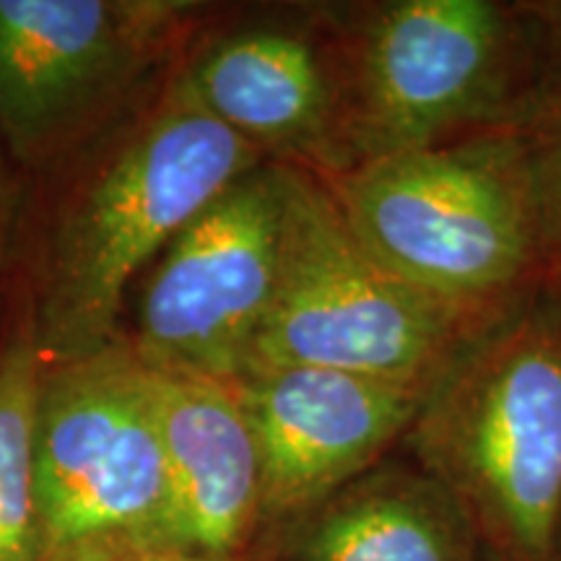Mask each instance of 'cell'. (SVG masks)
<instances>
[{"label":"cell","mask_w":561,"mask_h":561,"mask_svg":"<svg viewBox=\"0 0 561 561\" xmlns=\"http://www.w3.org/2000/svg\"><path fill=\"white\" fill-rule=\"evenodd\" d=\"M453 491L489 561H549L561 507V273L489 310L398 447Z\"/></svg>","instance_id":"1"},{"label":"cell","mask_w":561,"mask_h":561,"mask_svg":"<svg viewBox=\"0 0 561 561\" xmlns=\"http://www.w3.org/2000/svg\"><path fill=\"white\" fill-rule=\"evenodd\" d=\"M354 167L525 133L561 81V5L388 0L341 21Z\"/></svg>","instance_id":"2"},{"label":"cell","mask_w":561,"mask_h":561,"mask_svg":"<svg viewBox=\"0 0 561 561\" xmlns=\"http://www.w3.org/2000/svg\"><path fill=\"white\" fill-rule=\"evenodd\" d=\"M265 161L203 107L182 76L161 107L104 161L55 231L34 320L45 364L87 359L112 346L136 273Z\"/></svg>","instance_id":"3"},{"label":"cell","mask_w":561,"mask_h":561,"mask_svg":"<svg viewBox=\"0 0 561 561\" xmlns=\"http://www.w3.org/2000/svg\"><path fill=\"white\" fill-rule=\"evenodd\" d=\"M322 180L385 268L455 310L483 314L553 271L528 133L396 153Z\"/></svg>","instance_id":"4"},{"label":"cell","mask_w":561,"mask_h":561,"mask_svg":"<svg viewBox=\"0 0 561 561\" xmlns=\"http://www.w3.org/2000/svg\"><path fill=\"white\" fill-rule=\"evenodd\" d=\"M483 314L442 305L385 268L325 180L289 167L276 297L244 375L322 367L426 390Z\"/></svg>","instance_id":"5"},{"label":"cell","mask_w":561,"mask_h":561,"mask_svg":"<svg viewBox=\"0 0 561 561\" xmlns=\"http://www.w3.org/2000/svg\"><path fill=\"white\" fill-rule=\"evenodd\" d=\"M34 468L45 561L157 549L167 460L151 367L133 343L45 367Z\"/></svg>","instance_id":"6"},{"label":"cell","mask_w":561,"mask_h":561,"mask_svg":"<svg viewBox=\"0 0 561 561\" xmlns=\"http://www.w3.org/2000/svg\"><path fill=\"white\" fill-rule=\"evenodd\" d=\"M289 167L265 161L161 252L133 348L153 369L240 380L276 297Z\"/></svg>","instance_id":"7"},{"label":"cell","mask_w":561,"mask_h":561,"mask_svg":"<svg viewBox=\"0 0 561 561\" xmlns=\"http://www.w3.org/2000/svg\"><path fill=\"white\" fill-rule=\"evenodd\" d=\"M234 388L261 458V530L307 515L401 447L424 390L322 367H273Z\"/></svg>","instance_id":"8"},{"label":"cell","mask_w":561,"mask_h":561,"mask_svg":"<svg viewBox=\"0 0 561 561\" xmlns=\"http://www.w3.org/2000/svg\"><path fill=\"white\" fill-rule=\"evenodd\" d=\"M185 79L210 115L268 161L320 178L354 170L341 24L331 45L291 26L237 30L214 42Z\"/></svg>","instance_id":"9"},{"label":"cell","mask_w":561,"mask_h":561,"mask_svg":"<svg viewBox=\"0 0 561 561\" xmlns=\"http://www.w3.org/2000/svg\"><path fill=\"white\" fill-rule=\"evenodd\" d=\"M146 5L0 0V128L42 149L123 81L144 45Z\"/></svg>","instance_id":"10"},{"label":"cell","mask_w":561,"mask_h":561,"mask_svg":"<svg viewBox=\"0 0 561 561\" xmlns=\"http://www.w3.org/2000/svg\"><path fill=\"white\" fill-rule=\"evenodd\" d=\"M167 460V512L157 549L244 559L261 533V458L229 382L153 369Z\"/></svg>","instance_id":"11"},{"label":"cell","mask_w":561,"mask_h":561,"mask_svg":"<svg viewBox=\"0 0 561 561\" xmlns=\"http://www.w3.org/2000/svg\"><path fill=\"white\" fill-rule=\"evenodd\" d=\"M278 533L286 561H489L453 491L403 453Z\"/></svg>","instance_id":"12"},{"label":"cell","mask_w":561,"mask_h":561,"mask_svg":"<svg viewBox=\"0 0 561 561\" xmlns=\"http://www.w3.org/2000/svg\"><path fill=\"white\" fill-rule=\"evenodd\" d=\"M42 371L34 322H26L0 348V561H45L34 468Z\"/></svg>","instance_id":"13"},{"label":"cell","mask_w":561,"mask_h":561,"mask_svg":"<svg viewBox=\"0 0 561 561\" xmlns=\"http://www.w3.org/2000/svg\"><path fill=\"white\" fill-rule=\"evenodd\" d=\"M528 133L533 182L553 271L561 273V81Z\"/></svg>","instance_id":"14"},{"label":"cell","mask_w":561,"mask_h":561,"mask_svg":"<svg viewBox=\"0 0 561 561\" xmlns=\"http://www.w3.org/2000/svg\"><path fill=\"white\" fill-rule=\"evenodd\" d=\"M87 561H255L250 557L244 559H210V557H198V553H182V551H170V549H121L104 553V557H94Z\"/></svg>","instance_id":"15"},{"label":"cell","mask_w":561,"mask_h":561,"mask_svg":"<svg viewBox=\"0 0 561 561\" xmlns=\"http://www.w3.org/2000/svg\"><path fill=\"white\" fill-rule=\"evenodd\" d=\"M549 561H561V507L557 515V523H553V536H551V557Z\"/></svg>","instance_id":"16"}]
</instances>
